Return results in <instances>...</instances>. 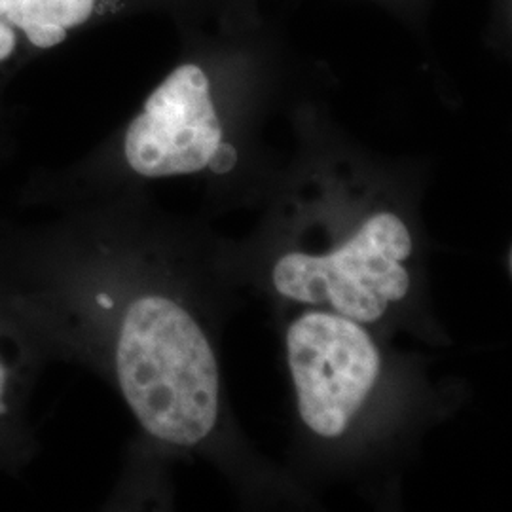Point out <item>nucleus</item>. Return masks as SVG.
<instances>
[{"label":"nucleus","mask_w":512,"mask_h":512,"mask_svg":"<svg viewBox=\"0 0 512 512\" xmlns=\"http://www.w3.org/2000/svg\"><path fill=\"white\" fill-rule=\"evenodd\" d=\"M116 372L135 418L156 439L192 446L219 416V368L198 323L177 302L143 296L124 317Z\"/></svg>","instance_id":"obj_1"},{"label":"nucleus","mask_w":512,"mask_h":512,"mask_svg":"<svg viewBox=\"0 0 512 512\" xmlns=\"http://www.w3.org/2000/svg\"><path fill=\"white\" fill-rule=\"evenodd\" d=\"M412 238L403 220L378 213L329 255L289 253L275 262L277 293L294 302L329 304L338 315L374 323L391 302L403 300L410 275L403 266Z\"/></svg>","instance_id":"obj_2"},{"label":"nucleus","mask_w":512,"mask_h":512,"mask_svg":"<svg viewBox=\"0 0 512 512\" xmlns=\"http://www.w3.org/2000/svg\"><path fill=\"white\" fill-rule=\"evenodd\" d=\"M287 355L302 421L336 439L361 410L380 376V353L357 321L308 311L287 332Z\"/></svg>","instance_id":"obj_3"},{"label":"nucleus","mask_w":512,"mask_h":512,"mask_svg":"<svg viewBox=\"0 0 512 512\" xmlns=\"http://www.w3.org/2000/svg\"><path fill=\"white\" fill-rule=\"evenodd\" d=\"M222 128L202 67H177L150 93L129 124L124 154L129 167L150 179L190 175L207 167Z\"/></svg>","instance_id":"obj_4"},{"label":"nucleus","mask_w":512,"mask_h":512,"mask_svg":"<svg viewBox=\"0 0 512 512\" xmlns=\"http://www.w3.org/2000/svg\"><path fill=\"white\" fill-rule=\"evenodd\" d=\"M93 8L95 0H0V63L16 52V31L31 46L48 50L92 18Z\"/></svg>","instance_id":"obj_5"},{"label":"nucleus","mask_w":512,"mask_h":512,"mask_svg":"<svg viewBox=\"0 0 512 512\" xmlns=\"http://www.w3.org/2000/svg\"><path fill=\"white\" fill-rule=\"evenodd\" d=\"M236 162H238V150L232 147V145L220 141V145L213 152L207 167H211L215 173H228V171H232V167L236 165Z\"/></svg>","instance_id":"obj_6"},{"label":"nucleus","mask_w":512,"mask_h":512,"mask_svg":"<svg viewBox=\"0 0 512 512\" xmlns=\"http://www.w3.org/2000/svg\"><path fill=\"white\" fill-rule=\"evenodd\" d=\"M4 385H6V368L0 363V416L6 414V404L2 403V395H4Z\"/></svg>","instance_id":"obj_7"},{"label":"nucleus","mask_w":512,"mask_h":512,"mask_svg":"<svg viewBox=\"0 0 512 512\" xmlns=\"http://www.w3.org/2000/svg\"><path fill=\"white\" fill-rule=\"evenodd\" d=\"M97 304L101 306V308H105V310H112V306H114V302H112V298L110 296H107V294H97Z\"/></svg>","instance_id":"obj_8"}]
</instances>
